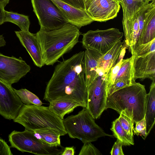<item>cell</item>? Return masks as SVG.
<instances>
[{"label":"cell","mask_w":155,"mask_h":155,"mask_svg":"<svg viewBox=\"0 0 155 155\" xmlns=\"http://www.w3.org/2000/svg\"><path fill=\"white\" fill-rule=\"evenodd\" d=\"M84 51L60 62L47 84L43 99L49 103L63 100L87 108L88 90L85 77Z\"/></svg>","instance_id":"obj_1"},{"label":"cell","mask_w":155,"mask_h":155,"mask_svg":"<svg viewBox=\"0 0 155 155\" xmlns=\"http://www.w3.org/2000/svg\"><path fill=\"white\" fill-rule=\"evenodd\" d=\"M79 29L68 23L57 29H41L36 33L44 65H52L78 42Z\"/></svg>","instance_id":"obj_2"},{"label":"cell","mask_w":155,"mask_h":155,"mask_svg":"<svg viewBox=\"0 0 155 155\" xmlns=\"http://www.w3.org/2000/svg\"><path fill=\"white\" fill-rule=\"evenodd\" d=\"M147 94L145 86L135 81L107 96L105 110L111 108L119 114L123 111L136 123L145 116Z\"/></svg>","instance_id":"obj_3"},{"label":"cell","mask_w":155,"mask_h":155,"mask_svg":"<svg viewBox=\"0 0 155 155\" xmlns=\"http://www.w3.org/2000/svg\"><path fill=\"white\" fill-rule=\"evenodd\" d=\"M13 121L33 131L50 129L60 136L67 134L63 120L50 110L48 107L23 104Z\"/></svg>","instance_id":"obj_4"},{"label":"cell","mask_w":155,"mask_h":155,"mask_svg":"<svg viewBox=\"0 0 155 155\" xmlns=\"http://www.w3.org/2000/svg\"><path fill=\"white\" fill-rule=\"evenodd\" d=\"M66 131L72 138H77L83 143L97 140L105 136L113 137L108 134L95 122L87 108L75 115L69 116L63 120Z\"/></svg>","instance_id":"obj_5"},{"label":"cell","mask_w":155,"mask_h":155,"mask_svg":"<svg viewBox=\"0 0 155 155\" xmlns=\"http://www.w3.org/2000/svg\"><path fill=\"white\" fill-rule=\"evenodd\" d=\"M11 147L23 153L38 155H59L64 148L50 146L41 142L34 136L33 131L25 129L23 131L13 130L8 135Z\"/></svg>","instance_id":"obj_6"},{"label":"cell","mask_w":155,"mask_h":155,"mask_svg":"<svg viewBox=\"0 0 155 155\" xmlns=\"http://www.w3.org/2000/svg\"><path fill=\"white\" fill-rule=\"evenodd\" d=\"M33 12L40 28L48 30L59 29L68 23V20L51 0H31Z\"/></svg>","instance_id":"obj_7"},{"label":"cell","mask_w":155,"mask_h":155,"mask_svg":"<svg viewBox=\"0 0 155 155\" xmlns=\"http://www.w3.org/2000/svg\"><path fill=\"white\" fill-rule=\"evenodd\" d=\"M123 35L119 29L114 28L90 30L83 34L82 46L86 49H93L104 54L121 41Z\"/></svg>","instance_id":"obj_8"},{"label":"cell","mask_w":155,"mask_h":155,"mask_svg":"<svg viewBox=\"0 0 155 155\" xmlns=\"http://www.w3.org/2000/svg\"><path fill=\"white\" fill-rule=\"evenodd\" d=\"M31 70L30 66L20 57H9L0 53V80L12 86Z\"/></svg>","instance_id":"obj_9"},{"label":"cell","mask_w":155,"mask_h":155,"mask_svg":"<svg viewBox=\"0 0 155 155\" xmlns=\"http://www.w3.org/2000/svg\"><path fill=\"white\" fill-rule=\"evenodd\" d=\"M106 76L99 75L87 87V108L94 119L99 117L105 110L107 93Z\"/></svg>","instance_id":"obj_10"},{"label":"cell","mask_w":155,"mask_h":155,"mask_svg":"<svg viewBox=\"0 0 155 155\" xmlns=\"http://www.w3.org/2000/svg\"><path fill=\"white\" fill-rule=\"evenodd\" d=\"M85 10L94 20L105 22L117 17L120 5L114 0H84Z\"/></svg>","instance_id":"obj_11"},{"label":"cell","mask_w":155,"mask_h":155,"mask_svg":"<svg viewBox=\"0 0 155 155\" xmlns=\"http://www.w3.org/2000/svg\"><path fill=\"white\" fill-rule=\"evenodd\" d=\"M23 105L12 86L0 80V115L5 119L13 120Z\"/></svg>","instance_id":"obj_12"},{"label":"cell","mask_w":155,"mask_h":155,"mask_svg":"<svg viewBox=\"0 0 155 155\" xmlns=\"http://www.w3.org/2000/svg\"><path fill=\"white\" fill-rule=\"evenodd\" d=\"M67 19L68 23L78 28L94 21L85 10L78 8L59 0H51Z\"/></svg>","instance_id":"obj_13"},{"label":"cell","mask_w":155,"mask_h":155,"mask_svg":"<svg viewBox=\"0 0 155 155\" xmlns=\"http://www.w3.org/2000/svg\"><path fill=\"white\" fill-rule=\"evenodd\" d=\"M16 36L20 43L31 57L34 64L41 68L44 65L41 48L36 34L29 31H15Z\"/></svg>","instance_id":"obj_14"},{"label":"cell","mask_w":155,"mask_h":155,"mask_svg":"<svg viewBox=\"0 0 155 155\" xmlns=\"http://www.w3.org/2000/svg\"><path fill=\"white\" fill-rule=\"evenodd\" d=\"M133 66L135 81L149 78L155 81V51L144 56L134 57Z\"/></svg>","instance_id":"obj_15"},{"label":"cell","mask_w":155,"mask_h":155,"mask_svg":"<svg viewBox=\"0 0 155 155\" xmlns=\"http://www.w3.org/2000/svg\"><path fill=\"white\" fill-rule=\"evenodd\" d=\"M151 0L149 4L143 28L134 50L139 45L148 43L155 38V0Z\"/></svg>","instance_id":"obj_16"},{"label":"cell","mask_w":155,"mask_h":155,"mask_svg":"<svg viewBox=\"0 0 155 155\" xmlns=\"http://www.w3.org/2000/svg\"><path fill=\"white\" fill-rule=\"evenodd\" d=\"M123 42H117L108 51L103 54L98 61L97 73L98 75L106 76L109 70L117 63L123 47Z\"/></svg>","instance_id":"obj_17"},{"label":"cell","mask_w":155,"mask_h":155,"mask_svg":"<svg viewBox=\"0 0 155 155\" xmlns=\"http://www.w3.org/2000/svg\"><path fill=\"white\" fill-rule=\"evenodd\" d=\"M103 54L97 51L89 48L86 49L84 51V67L87 88L99 76L97 73L98 61Z\"/></svg>","instance_id":"obj_18"},{"label":"cell","mask_w":155,"mask_h":155,"mask_svg":"<svg viewBox=\"0 0 155 155\" xmlns=\"http://www.w3.org/2000/svg\"><path fill=\"white\" fill-rule=\"evenodd\" d=\"M139 11L130 20L122 21L125 43L132 54L139 35Z\"/></svg>","instance_id":"obj_19"},{"label":"cell","mask_w":155,"mask_h":155,"mask_svg":"<svg viewBox=\"0 0 155 155\" xmlns=\"http://www.w3.org/2000/svg\"><path fill=\"white\" fill-rule=\"evenodd\" d=\"M147 105L145 117L147 136L155 123V81H152L149 93L147 94Z\"/></svg>","instance_id":"obj_20"},{"label":"cell","mask_w":155,"mask_h":155,"mask_svg":"<svg viewBox=\"0 0 155 155\" xmlns=\"http://www.w3.org/2000/svg\"><path fill=\"white\" fill-rule=\"evenodd\" d=\"M148 0H121L119 4L123 12L122 21L130 20L139 10L147 5Z\"/></svg>","instance_id":"obj_21"},{"label":"cell","mask_w":155,"mask_h":155,"mask_svg":"<svg viewBox=\"0 0 155 155\" xmlns=\"http://www.w3.org/2000/svg\"><path fill=\"white\" fill-rule=\"evenodd\" d=\"M80 105L78 104L65 100H56L50 102L49 109L61 119H64V116L73 111L74 109Z\"/></svg>","instance_id":"obj_22"},{"label":"cell","mask_w":155,"mask_h":155,"mask_svg":"<svg viewBox=\"0 0 155 155\" xmlns=\"http://www.w3.org/2000/svg\"><path fill=\"white\" fill-rule=\"evenodd\" d=\"M133 59V55L129 58L123 59L120 68L117 74L115 81L119 80H123L130 84L135 82L134 78Z\"/></svg>","instance_id":"obj_23"},{"label":"cell","mask_w":155,"mask_h":155,"mask_svg":"<svg viewBox=\"0 0 155 155\" xmlns=\"http://www.w3.org/2000/svg\"><path fill=\"white\" fill-rule=\"evenodd\" d=\"M33 131L37 138L44 143L53 147L61 146V136L53 131L50 129H44Z\"/></svg>","instance_id":"obj_24"},{"label":"cell","mask_w":155,"mask_h":155,"mask_svg":"<svg viewBox=\"0 0 155 155\" xmlns=\"http://www.w3.org/2000/svg\"><path fill=\"white\" fill-rule=\"evenodd\" d=\"M6 22L16 25L21 30L29 31L30 23L28 16L16 12L5 11V22Z\"/></svg>","instance_id":"obj_25"},{"label":"cell","mask_w":155,"mask_h":155,"mask_svg":"<svg viewBox=\"0 0 155 155\" xmlns=\"http://www.w3.org/2000/svg\"><path fill=\"white\" fill-rule=\"evenodd\" d=\"M110 130L113 133V136L120 140L123 145L130 146L134 144V137L128 135L122 128L118 118L112 123Z\"/></svg>","instance_id":"obj_26"},{"label":"cell","mask_w":155,"mask_h":155,"mask_svg":"<svg viewBox=\"0 0 155 155\" xmlns=\"http://www.w3.org/2000/svg\"><path fill=\"white\" fill-rule=\"evenodd\" d=\"M13 89L23 104L41 106L43 103L36 95L26 89Z\"/></svg>","instance_id":"obj_27"},{"label":"cell","mask_w":155,"mask_h":155,"mask_svg":"<svg viewBox=\"0 0 155 155\" xmlns=\"http://www.w3.org/2000/svg\"><path fill=\"white\" fill-rule=\"evenodd\" d=\"M154 51H155V38L148 43L138 45L134 50L132 55L134 57H141Z\"/></svg>","instance_id":"obj_28"},{"label":"cell","mask_w":155,"mask_h":155,"mask_svg":"<svg viewBox=\"0 0 155 155\" xmlns=\"http://www.w3.org/2000/svg\"><path fill=\"white\" fill-rule=\"evenodd\" d=\"M118 119L127 133L134 137L133 128L134 122L133 120L126 114L123 111L120 114V116Z\"/></svg>","instance_id":"obj_29"},{"label":"cell","mask_w":155,"mask_h":155,"mask_svg":"<svg viewBox=\"0 0 155 155\" xmlns=\"http://www.w3.org/2000/svg\"><path fill=\"white\" fill-rule=\"evenodd\" d=\"M133 134L140 135L145 139L147 137L146 132V124L145 116L141 120L136 123L135 128H133Z\"/></svg>","instance_id":"obj_30"},{"label":"cell","mask_w":155,"mask_h":155,"mask_svg":"<svg viewBox=\"0 0 155 155\" xmlns=\"http://www.w3.org/2000/svg\"><path fill=\"white\" fill-rule=\"evenodd\" d=\"M100 152L91 142L84 143L79 155H100Z\"/></svg>","instance_id":"obj_31"},{"label":"cell","mask_w":155,"mask_h":155,"mask_svg":"<svg viewBox=\"0 0 155 155\" xmlns=\"http://www.w3.org/2000/svg\"><path fill=\"white\" fill-rule=\"evenodd\" d=\"M130 85L131 84L128 83L123 80H119L115 81L110 89L107 94V96L120 89Z\"/></svg>","instance_id":"obj_32"},{"label":"cell","mask_w":155,"mask_h":155,"mask_svg":"<svg viewBox=\"0 0 155 155\" xmlns=\"http://www.w3.org/2000/svg\"><path fill=\"white\" fill-rule=\"evenodd\" d=\"M123 145L122 142L117 139L110 152L111 155H124L122 147Z\"/></svg>","instance_id":"obj_33"},{"label":"cell","mask_w":155,"mask_h":155,"mask_svg":"<svg viewBox=\"0 0 155 155\" xmlns=\"http://www.w3.org/2000/svg\"><path fill=\"white\" fill-rule=\"evenodd\" d=\"M75 8L85 10L84 0H59Z\"/></svg>","instance_id":"obj_34"},{"label":"cell","mask_w":155,"mask_h":155,"mask_svg":"<svg viewBox=\"0 0 155 155\" xmlns=\"http://www.w3.org/2000/svg\"><path fill=\"white\" fill-rule=\"evenodd\" d=\"M10 147L4 140L0 137V155H12Z\"/></svg>","instance_id":"obj_35"},{"label":"cell","mask_w":155,"mask_h":155,"mask_svg":"<svg viewBox=\"0 0 155 155\" xmlns=\"http://www.w3.org/2000/svg\"><path fill=\"white\" fill-rule=\"evenodd\" d=\"M75 149L74 146L66 147L64 148V151L61 155H74Z\"/></svg>","instance_id":"obj_36"},{"label":"cell","mask_w":155,"mask_h":155,"mask_svg":"<svg viewBox=\"0 0 155 155\" xmlns=\"http://www.w3.org/2000/svg\"><path fill=\"white\" fill-rule=\"evenodd\" d=\"M5 7L0 4V25L5 22Z\"/></svg>","instance_id":"obj_37"},{"label":"cell","mask_w":155,"mask_h":155,"mask_svg":"<svg viewBox=\"0 0 155 155\" xmlns=\"http://www.w3.org/2000/svg\"><path fill=\"white\" fill-rule=\"evenodd\" d=\"M10 0H0V4L5 7L9 3Z\"/></svg>","instance_id":"obj_38"},{"label":"cell","mask_w":155,"mask_h":155,"mask_svg":"<svg viewBox=\"0 0 155 155\" xmlns=\"http://www.w3.org/2000/svg\"><path fill=\"white\" fill-rule=\"evenodd\" d=\"M114 0L116 2H117L119 4L121 0Z\"/></svg>","instance_id":"obj_39"}]
</instances>
